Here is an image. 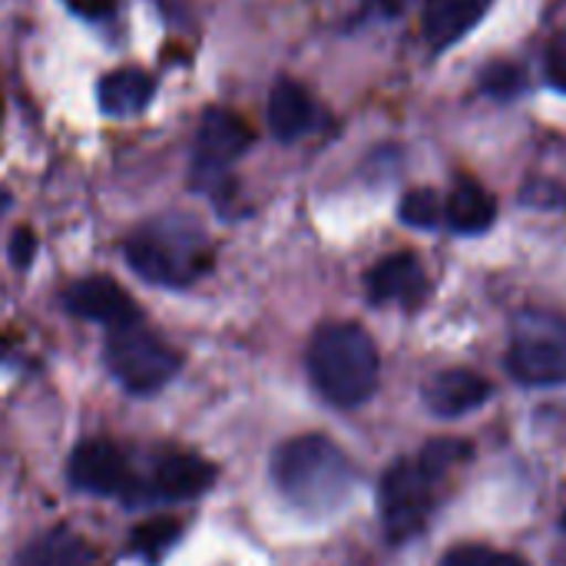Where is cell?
<instances>
[{
  "mask_svg": "<svg viewBox=\"0 0 566 566\" xmlns=\"http://www.w3.org/2000/svg\"><path fill=\"white\" fill-rule=\"evenodd\" d=\"M272 481L298 511L332 514L348 501L355 488V468L348 454L325 434H302L275 451Z\"/></svg>",
  "mask_w": 566,
  "mask_h": 566,
  "instance_id": "1",
  "label": "cell"
},
{
  "mask_svg": "<svg viewBox=\"0 0 566 566\" xmlns=\"http://www.w3.org/2000/svg\"><path fill=\"white\" fill-rule=\"evenodd\" d=\"M308 378L315 391L335 408L365 405L381 378V358L371 335L355 322L322 325L308 342Z\"/></svg>",
  "mask_w": 566,
  "mask_h": 566,
  "instance_id": "2",
  "label": "cell"
},
{
  "mask_svg": "<svg viewBox=\"0 0 566 566\" xmlns=\"http://www.w3.org/2000/svg\"><path fill=\"white\" fill-rule=\"evenodd\" d=\"M126 265L149 285L186 289L212 269V249L192 219H156L123 245Z\"/></svg>",
  "mask_w": 566,
  "mask_h": 566,
  "instance_id": "3",
  "label": "cell"
},
{
  "mask_svg": "<svg viewBox=\"0 0 566 566\" xmlns=\"http://www.w3.org/2000/svg\"><path fill=\"white\" fill-rule=\"evenodd\" d=\"M507 368L521 385L557 388L566 385V318L527 308L514 318Z\"/></svg>",
  "mask_w": 566,
  "mask_h": 566,
  "instance_id": "4",
  "label": "cell"
},
{
  "mask_svg": "<svg viewBox=\"0 0 566 566\" xmlns=\"http://www.w3.org/2000/svg\"><path fill=\"white\" fill-rule=\"evenodd\" d=\"M106 368L129 395H156L172 381L182 358L163 338L146 332L139 322L109 328L106 335Z\"/></svg>",
  "mask_w": 566,
  "mask_h": 566,
  "instance_id": "5",
  "label": "cell"
},
{
  "mask_svg": "<svg viewBox=\"0 0 566 566\" xmlns=\"http://www.w3.org/2000/svg\"><path fill=\"white\" fill-rule=\"evenodd\" d=\"M252 146L249 126L229 113V109H206L199 133H196V149H192V169L189 182L192 189L222 199L229 189V166Z\"/></svg>",
  "mask_w": 566,
  "mask_h": 566,
  "instance_id": "6",
  "label": "cell"
},
{
  "mask_svg": "<svg viewBox=\"0 0 566 566\" xmlns=\"http://www.w3.org/2000/svg\"><path fill=\"white\" fill-rule=\"evenodd\" d=\"M431 488H434V478L418 461H398L381 478L378 507H381V524L391 544H405L415 534H421L428 511H431Z\"/></svg>",
  "mask_w": 566,
  "mask_h": 566,
  "instance_id": "7",
  "label": "cell"
},
{
  "mask_svg": "<svg viewBox=\"0 0 566 566\" xmlns=\"http://www.w3.org/2000/svg\"><path fill=\"white\" fill-rule=\"evenodd\" d=\"M66 478H70L73 491L96 494V497H116L133 488L123 451L103 438H93V441H83L73 448V454L66 461Z\"/></svg>",
  "mask_w": 566,
  "mask_h": 566,
  "instance_id": "8",
  "label": "cell"
},
{
  "mask_svg": "<svg viewBox=\"0 0 566 566\" xmlns=\"http://www.w3.org/2000/svg\"><path fill=\"white\" fill-rule=\"evenodd\" d=\"M63 308L76 318L99 322L106 328H123L139 322V305L106 275H90L63 292Z\"/></svg>",
  "mask_w": 566,
  "mask_h": 566,
  "instance_id": "9",
  "label": "cell"
},
{
  "mask_svg": "<svg viewBox=\"0 0 566 566\" xmlns=\"http://www.w3.org/2000/svg\"><path fill=\"white\" fill-rule=\"evenodd\" d=\"M216 481V468L202 461L199 454H166L156 461L149 497L159 501H196L202 497Z\"/></svg>",
  "mask_w": 566,
  "mask_h": 566,
  "instance_id": "10",
  "label": "cell"
},
{
  "mask_svg": "<svg viewBox=\"0 0 566 566\" xmlns=\"http://www.w3.org/2000/svg\"><path fill=\"white\" fill-rule=\"evenodd\" d=\"M365 285H368L371 302H378V305H385V302L415 305L428 292V275H424L421 262L411 252H398V255L381 259L368 272V282Z\"/></svg>",
  "mask_w": 566,
  "mask_h": 566,
  "instance_id": "11",
  "label": "cell"
},
{
  "mask_svg": "<svg viewBox=\"0 0 566 566\" xmlns=\"http://www.w3.org/2000/svg\"><path fill=\"white\" fill-rule=\"evenodd\" d=\"M491 3L494 0H424V17H421L424 40L438 53L448 50L484 20Z\"/></svg>",
  "mask_w": 566,
  "mask_h": 566,
  "instance_id": "12",
  "label": "cell"
},
{
  "mask_svg": "<svg viewBox=\"0 0 566 566\" xmlns=\"http://www.w3.org/2000/svg\"><path fill=\"white\" fill-rule=\"evenodd\" d=\"M491 398V385L468 368H451L424 385V405L441 418H461Z\"/></svg>",
  "mask_w": 566,
  "mask_h": 566,
  "instance_id": "13",
  "label": "cell"
},
{
  "mask_svg": "<svg viewBox=\"0 0 566 566\" xmlns=\"http://www.w3.org/2000/svg\"><path fill=\"white\" fill-rule=\"evenodd\" d=\"M315 123V103L295 80H279L269 93V129L275 139L292 143Z\"/></svg>",
  "mask_w": 566,
  "mask_h": 566,
  "instance_id": "14",
  "label": "cell"
},
{
  "mask_svg": "<svg viewBox=\"0 0 566 566\" xmlns=\"http://www.w3.org/2000/svg\"><path fill=\"white\" fill-rule=\"evenodd\" d=\"M13 566H96V554L73 531H43L20 547Z\"/></svg>",
  "mask_w": 566,
  "mask_h": 566,
  "instance_id": "15",
  "label": "cell"
},
{
  "mask_svg": "<svg viewBox=\"0 0 566 566\" xmlns=\"http://www.w3.org/2000/svg\"><path fill=\"white\" fill-rule=\"evenodd\" d=\"M153 80L143 70H113L99 80L96 86V103L106 116L126 119L136 116L149 106L153 99Z\"/></svg>",
  "mask_w": 566,
  "mask_h": 566,
  "instance_id": "16",
  "label": "cell"
},
{
  "mask_svg": "<svg viewBox=\"0 0 566 566\" xmlns=\"http://www.w3.org/2000/svg\"><path fill=\"white\" fill-rule=\"evenodd\" d=\"M444 216L451 222L454 232H464V235H478L484 229L494 226L497 219V202L488 189H481L478 182H458L448 206H444Z\"/></svg>",
  "mask_w": 566,
  "mask_h": 566,
  "instance_id": "17",
  "label": "cell"
},
{
  "mask_svg": "<svg viewBox=\"0 0 566 566\" xmlns=\"http://www.w3.org/2000/svg\"><path fill=\"white\" fill-rule=\"evenodd\" d=\"M182 524L172 517H153L129 534V554H136L143 564H159L176 544H179Z\"/></svg>",
  "mask_w": 566,
  "mask_h": 566,
  "instance_id": "18",
  "label": "cell"
},
{
  "mask_svg": "<svg viewBox=\"0 0 566 566\" xmlns=\"http://www.w3.org/2000/svg\"><path fill=\"white\" fill-rule=\"evenodd\" d=\"M398 212H401V222H408L415 229H434L444 219V206H441L438 192H431V189H411L401 199Z\"/></svg>",
  "mask_w": 566,
  "mask_h": 566,
  "instance_id": "19",
  "label": "cell"
},
{
  "mask_svg": "<svg viewBox=\"0 0 566 566\" xmlns=\"http://www.w3.org/2000/svg\"><path fill=\"white\" fill-rule=\"evenodd\" d=\"M524 83H527L524 80V70L517 63H511V60H497V63H491V66L481 70V90L491 93V96H497V99L517 96L524 90Z\"/></svg>",
  "mask_w": 566,
  "mask_h": 566,
  "instance_id": "20",
  "label": "cell"
},
{
  "mask_svg": "<svg viewBox=\"0 0 566 566\" xmlns=\"http://www.w3.org/2000/svg\"><path fill=\"white\" fill-rule=\"evenodd\" d=\"M471 454V448L464 444V441H431L415 461L438 481L441 474H448L454 464H461L464 458Z\"/></svg>",
  "mask_w": 566,
  "mask_h": 566,
  "instance_id": "21",
  "label": "cell"
},
{
  "mask_svg": "<svg viewBox=\"0 0 566 566\" xmlns=\"http://www.w3.org/2000/svg\"><path fill=\"white\" fill-rule=\"evenodd\" d=\"M441 566H527V560L491 547H458L441 560Z\"/></svg>",
  "mask_w": 566,
  "mask_h": 566,
  "instance_id": "22",
  "label": "cell"
},
{
  "mask_svg": "<svg viewBox=\"0 0 566 566\" xmlns=\"http://www.w3.org/2000/svg\"><path fill=\"white\" fill-rule=\"evenodd\" d=\"M544 70H547V83L566 93V36H557V40L551 43Z\"/></svg>",
  "mask_w": 566,
  "mask_h": 566,
  "instance_id": "23",
  "label": "cell"
},
{
  "mask_svg": "<svg viewBox=\"0 0 566 566\" xmlns=\"http://www.w3.org/2000/svg\"><path fill=\"white\" fill-rule=\"evenodd\" d=\"M33 255H36V235L30 229H17L10 239V262L17 269H30Z\"/></svg>",
  "mask_w": 566,
  "mask_h": 566,
  "instance_id": "24",
  "label": "cell"
},
{
  "mask_svg": "<svg viewBox=\"0 0 566 566\" xmlns=\"http://www.w3.org/2000/svg\"><path fill=\"white\" fill-rule=\"evenodd\" d=\"M524 202H534V206H566V189L557 182H534L527 192H524Z\"/></svg>",
  "mask_w": 566,
  "mask_h": 566,
  "instance_id": "25",
  "label": "cell"
},
{
  "mask_svg": "<svg viewBox=\"0 0 566 566\" xmlns=\"http://www.w3.org/2000/svg\"><path fill=\"white\" fill-rule=\"evenodd\" d=\"M66 3H70L73 13H80L86 20H103V17H109L116 10L119 0H66Z\"/></svg>",
  "mask_w": 566,
  "mask_h": 566,
  "instance_id": "26",
  "label": "cell"
},
{
  "mask_svg": "<svg viewBox=\"0 0 566 566\" xmlns=\"http://www.w3.org/2000/svg\"><path fill=\"white\" fill-rule=\"evenodd\" d=\"M564 527H566V514H564Z\"/></svg>",
  "mask_w": 566,
  "mask_h": 566,
  "instance_id": "27",
  "label": "cell"
}]
</instances>
